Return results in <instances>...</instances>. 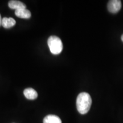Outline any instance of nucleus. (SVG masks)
Returning a JSON list of instances; mask_svg holds the SVG:
<instances>
[{
    "label": "nucleus",
    "instance_id": "nucleus-1",
    "mask_svg": "<svg viewBox=\"0 0 123 123\" xmlns=\"http://www.w3.org/2000/svg\"><path fill=\"white\" fill-rule=\"evenodd\" d=\"M92 104V99L90 94L87 92L79 93L76 99V107L78 112L84 115L90 110Z\"/></svg>",
    "mask_w": 123,
    "mask_h": 123
},
{
    "label": "nucleus",
    "instance_id": "nucleus-2",
    "mask_svg": "<svg viewBox=\"0 0 123 123\" xmlns=\"http://www.w3.org/2000/svg\"><path fill=\"white\" fill-rule=\"evenodd\" d=\"M47 44L50 50L53 54L58 55L62 51L63 43L61 39L56 36H51L49 38Z\"/></svg>",
    "mask_w": 123,
    "mask_h": 123
},
{
    "label": "nucleus",
    "instance_id": "nucleus-3",
    "mask_svg": "<svg viewBox=\"0 0 123 123\" xmlns=\"http://www.w3.org/2000/svg\"><path fill=\"white\" fill-rule=\"evenodd\" d=\"M107 8L111 13H117L121 8V2L120 0H111L108 3Z\"/></svg>",
    "mask_w": 123,
    "mask_h": 123
},
{
    "label": "nucleus",
    "instance_id": "nucleus-4",
    "mask_svg": "<svg viewBox=\"0 0 123 123\" xmlns=\"http://www.w3.org/2000/svg\"><path fill=\"white\" fill-rule=\"evenodd\" d=\"M9 7L10 9H15V10H19V9H26V5L19 1L16 0H12L10 1L8 4Z\"/></svg>",
    "mask_w": 123,
    "mask_h": 123
},
{
    "label": "nucleus",
    "instance_id": "nucleus-5",
    "mask_svg": "<svg viewBox=\"0 0 123 123\" xmlns=\"http://www.w3.org/2000/svg\"><path fill=\"white\" fill-rule=\"evenodd\" d=\"M24 94L26 98L29 100H34L38 97L37 92L31 88L25 89L24 91Z\"/></svg>",
    "mask_w": 123,
    "mask_h": 123
},
{
    "label": "nucleus",
    "instance_id": "nucleus-6",
    "mask_svg": "<svg viewBox=\"0 0 123 123\" xmlns=\"http://www.w3.org/2000/svg\"><path fill=\"white\" fill-rule=\"evenodd\" d=\"M15 14L18 17L24 19H28L31 17V13L29 10L26 9H22L15 11Z\"/></svg>",
    "mask_w": 123,
    "mask_h": 123
},
{
    "label": "nucleus",
    "instance_id": "nucleus-7",
    "mask_svg": "<svg viewBox=\"0 0 123 123\" xmlns=\"http://www.w3.org/2000/svg\"><path fill=\"white\" fill-rule=\"evenodd\" d=\"M15 19L13 18L4 17L2 20V26L5 29H10L15 25Z\"/></svg>",
    "mask_w": 123,
    "mask_h": 123
},
{
    "label": "nucleus",
    "instance_id": "nucleus-8",
    "mask_svg": "<svg viewBox=\"0 0 123 123\" xmlns=\"http://www.w3.org/2000/svg\"><path fill=\"white\" fill-rule=\"evenodd\" d=\"M43 123H62V120L57 116L50 115L44 118Z\"/></svg>",
    "mask_w": 123,
    "mask_h": 123
},
{
    "label": "nucleus",
    "instance_id": "nucleus-9",
    "mask_svg": "<svg viewBox=\"0 0 123 123\" xmlns=\"http://www.w3.org/2000/svg\"><path fill=\"white\" fill-rule=\"evenodd\" d=\"M2 18L1 17V14H0V26H2Z\"/></svg>",
    "mask_w": 123,
    "mask_h": 123
},
{
    "label": "nucleus",
    "instance_id": "nucleus-10",
    "mask_svg": "<svg viewBox=\"0 0 123 123\" xmlns=\"http://www.w3.org/2000/svg\"><path fill=\"white\" fill-rule=\"evenodd\" d=\"M121 41H123V34L122 35H121Z\"/></svg>",
    "mask_w": 123,
    "mask_h": 123
}]
</instances>
